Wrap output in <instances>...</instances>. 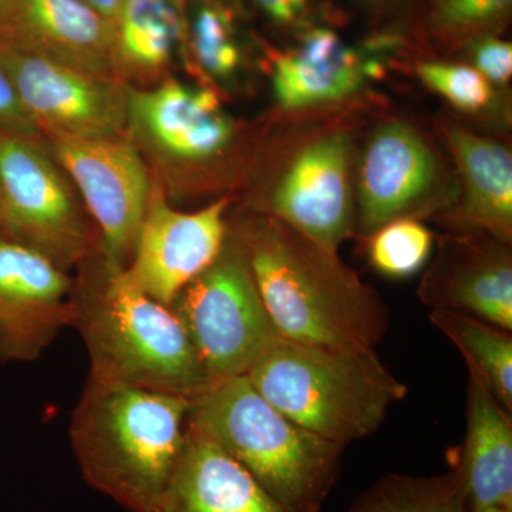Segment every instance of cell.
Returning <instances> with one entry per match:
<instances>
[{"mask_svg": "<svg viewBox=\"0 0 512 512\" xmlns=\"http://www.w3.org/2000/svg\"><path fill=\"white\" fill-rule=\"evenodd\" d=\"M0 63L42 136L111 138L128 128L127 86L32 52L0 35Z\"/></svg>", "mask_w": 512, "mask_h": 512, "instance_id": "9", "label": "cell"}, {"mask_svg": "<svg viewBox=\"0 0 512 512\" xmlns=\"http://www.w3.org/2000/svg\"><path fill=\"white\" fill-rule=\"evenodd\" d=\"M212 384L245 376L282 336L266 311L247 252L229 227L220 254L171 303Z\"/></svg>", "mask_w": 512, "mask_h": 512, "instance_id": "6", "label": "cell"}, {"mask_svg": "<svg viewBox=\"0 0 512 512\" xmlns=\"http://www.w3.org/2000/svg\"><path fill=\"white\" fill-rule=\"evenodd\" d=\"M349 512H470L458 470L441 476L390 474L377 481Z\"/></svg>", "mask_w": 512, "mask_h": 512, "instance_id": "23", "label": "cell"}, {"mask_svg": "<svg viewBox=\"0 0 512 512\" xmlns=\"http://www.w3.org/2000/svg\"><path fill=\"white\" fill-rule=\"evenodd\" d=\"M185 30L183 9L175 0H124L113 23L116 76H160L184 42Z\"/></svg>", "mask_w": 512, "mask_h": 512, "instance_id": "21", "label": "cell"}, {"mask_svg": "<svg viewBox=\"0 0 512 512\" xmlns=\"http://www.w3.org/2000/svg\"><path fill=\"white\" fill-rule=\"evenodd\" d=\"M440 180L436 153L416 128L400 121L377 127L357 168L356 231L369 237L430 200Z\"/></svg>", "mask_w": 512, "mask_h": 512, "instance_id": "14", "label": "cell"}, {"mask_svg": "<svg viewBox=\"0 0 512 512\" xmlns=\"http://www.w3.org/2000/svg\"><path fill=\"white\" fill-rule=\"evenodd\" d=\"M188 429L238 461L285 512H319L338 478L343 446L285 416L247 376L191 400Z\"/></svg>", "mask_w": 512, "mask_h": 512, "instance_id": "4", "label": "cell"}, {"mask_svg": "<svg viewBox=\"0 0 512 512\" xmlns=\"http://www.w3.org/2000/svg\"><path fill=\"white\" fill-rule=\"evenodd\" d=\"M195 63L211 79H232L242 67V49L231 12L218 0H201L185 30Z\"/></svg>", "mask_w": 512, "mask_h": 512, "instance_id": "24", "label": "cell"}, {"mask_svg": "<svg viewBox=\"0 0 512 512\" xmlns=\"http://www.w3.org/2000/svg\"><path fill=\"white\" fill-rule=\"evenodd\" d=\"M360 2L367 3V5H376V3H380L382 0H360Z\"/></svg>", "mask_w": 512, "mask_h": 512, "instance_id": "34", "label": "cell"}, {"mask_svg": "<svg viewBox=\"0 0 512 512\" xmlns=\"http://www.w3.org/2000/svg\"><path fill=\"white\" fill-rule=\"evenodd\" d=\"M76 318L69 272L0 238V363L35 362Z\"/></svg>", "mask_w": 512, "mask_h": 512, "instance_id": "12", "label": "cell"}, {"mask_svg": "<svg viewBox=\"0 0 512 512\" xmlns=\"http://www.w3.org/2000/svg\"><path fill=\"white\" fill-rule=\"evenodd\" d=\"M443 133L463 183V200L454 220L464 232H481L511 245L510 150L451 121L444 124Z\"/></svg>", "mask_w": 512, "mask_h": 512, "instance_id": "19", "label": "cell"}, {"mask_svg": "<svg viewBox=\"0 0 512 512\" xmlns=\"http://www.w3.org/2000/svg\"><path fill=\"white\" fill-rule=\"evenodd\" d=\"M379 67L366 62L335 30L315 28L275 57L272 84L279 106L309 109L348 99Z\"/></svg>", "mask_w": 512, "mask_h": 512, "instance_id": "18", "label": "cell"}, {"mask_svg": "<svg viewBox=\"0 0 512 512\" xmlns=\"http://www.w3.org/2000/svg\"><path fill=\"white\" fill-rule=\"evenodd\" d=\"M0 35L74 69L117 79L113 23L84 0H9Z\"/></svg>", "mask_w": 512, "mask_h": 512, "instance_id": "16", "label": "cell"}, {"mask_svg": "<svg viewBox=\"0 0 512 512\" xmlns=\"http://www.w3.org/2000/svg\"><path fill=\"white\" fill-rule=\"evenodd\" d=\"M0 238L39 252L66 272L92 255L86 208L43 138L0 130Z\"/></svg>", "mask_w": 512, "mask_h": 512, "instance_id": "7", "label": "cell"}, {"mask_svg": "<svg viewBox=\"0 0 512 512\" xmlns=\"http://www.w3.org/2000/svg\"><path fill=\"white\" fill-rule=\"evenodd\" d=\"M232 229L282 339L376 350L389 329V309L338 254L271 215H254Z\"/></svg>", "mask_w": 512, "mask_h": 512, "instance_id": "1", "label": "cell"}, {"mask_svg": "<svg viewBox=\"0 0 512 512\" xmlns=\"http://www.w3.org/2000/svg\"><path fill=\"white\" fill-rule=\"evenodd\" d=\"M74 286L76 318L89 352L90 377L194 400L212 386L175 313L107 264Z\"/></svg>", "mask_w": 512, "mask_h": 512, "instance_id": "3", "label": "cell"}, {"mask_svg": "<svg viewBox=\"0 0 512 512\" xmlns=\"http://www.w3.org/2000/svg\"><path fill=\"white\" fill-rule=\"evenodd\" d=\"M157 512H285L238 461L197 431L183 451Z\"/></svg>", "mask_w": 512, "mask_h": 512, "instance_id": "17", "label": "cell"}, {"mask_svg": "<svg viewBox=\"0 0 512 512\" xmlns=\"http://www.w3.org/2000/svg\"><path fill=\"white\" fill-rule=\"evenodd\" d=\"M264 214L338 254L340 245L356 232L349 134H326L296 151L269 194Z\"/></svg>", "mask_w": 512, "mask_h": 512, "instance_id": "10", "label": "cell"}, {"mask_svg": "<svg viewBox=\"0 0 512 512\" xmlns=\"http://www.w3.org/2000/svg\"><path fill=\"white\" fill-rule=\"evenodd\" d=\"M429 319L463 355L468 375L477 377L511 412V332L483 319L448 309H431Z\"/></svg>", "mask_w": 512, "mask_h": 512, "instance_id": "22", "label": "cell"}, {"mask_svg": "<svg viewBox=\"0 0 512 512\" xmlns=\"http://www.w3.org/2000/svg\"><path fill=\"white\" fill-rule=\"evenodd\" d=\"M256 8L279 25H292L305 15L311 0H252Z\"/></svg>", "mask_w": 512, "mask_h": 512, "instance_id": "30", "label": "cell"}, {"mask_svg": "<svg viewBox=\"0 0 512 512\" xmlns=\"http://www.w3.org/2000/svg\"><path fill=\"white\" fill-rule=\"evenodd\" d=\"M191 400L90 377L70 423L84 480L130 512H157L183 451Z\"/></svg>", "mask_w": 512, "mask_h": 512, "instance_id": "2", "label": "cell"}, {"mask_svg": "<svg viewBox=\"0 0 512 512\" xmlns=\"http://www.w3.org/2000/svg\"><path fill=\"white\" fill-rule=\"evenodd\" d=\"M470 512H512V511L505 510V508L488 507V508H480V510H471Z\"/></svg>", "mask_w": 512, "mask_h": 512, "instance_id": "32", "label": "cell"}, {"mask_svg": "<svg viewBox=\"0 0 512 512\" xmlns=\"http://www.w3.org/2000/svg\"><path fill=\"white\" fill-rule=\"evenodd\" d=\"M457 470L470 511H512L511 412L473 375H468L466 439Z\"/></svg>", "mask_w": 512, "mask_h": 512, "instance_id": "20", "label": "cell"}, {"mask_svg": "<svg viewBox=\"0 0 512 512\" xmlns=\"http://www.w3.org/2000/svg\"><path fill=\"white\" fill-rule=\"evenodd\" d=\"M468 55L477 72L491 84H505L512 76V46L494 35L481 36L467 43Z\"/></svg>", "mask_w": 512, "mask_h": 512, "instance_id": "28", "label": "cell"}, {"mask_svg": "<svg viewBox=\"0 0 512 512\" xmlns=\"http://www.w3.org/2000/svg\"><path fill=\"white\" fill-rule=\"evenodd\" d=\"M512 0H433L431 32L448 43H468L493 35L510 18Z\"/></svg>", "mask_w": 512, "mask_h": 512, "instance_id": "26", "label": "cell"}, {"mask_svg": "<svg viewBox=\"0 0 512 512\" xmlns=\"http://www.w3.org/2000/svg\"><path fill=\"white\" fill-rule=\"evenodd\" d=\"M228 205V198H221L201 210H175L154 188L133 255L124 268L131 284L170 308L224 247Z\"/></svg>", "mask_w": 512, "mask_h": 512, "instance_id": "11", "label": "cell"}, {"mask_svg": "<svg viewBox=\"0 0 512 512\" xmlns=\"http://www.w3.org/2000/svg\"><path fill=\"white\" fill-rule=\"evenodd\" d=\"M0 130L16 136L42 140L39 127L23 106L15 84L0 63Z\"/></svg>", "mask_w": 512, "mask_h": 512, "instance_id": "29", "label": "cell"}, {"mask_svg": "<svg viewBox=\"0 0 512 512\" xmlns=\"http://www.w3.org/2000/svg\"><path fill=\"white\" fill-rule=\"evenodd\" d=\"M128 130L175 165L202 167L234 146L237 124L211 89L165 80L153 89L127 86Z\"/></svg>", "mask_w": 512, "mask_h": 512, "instance_id": "13", "label": "cell"}, {"mask_svg": "<svg viewBox=\"0 0 512 512\" xmlns=\"http://www.w3.org/2000/svg\"><path fill=\"white\" fill-rule=\"evenodd\" d=\"M9 0H0V15L5 12V9L8 8Z\"/></svg>", "mask_w": 512, "mask_h": 512, "instance_id": "33", "label": "cell"}, {"mask_svg": "<svg viewBox=\"0 0 512 512\" xmlns=\"http://www.w3.org/2000/svg\"><path fill=\"white\" fill-rule=\"evenodd\" d=\"M43 140L96 222L104 261L126 268L154 190L140 150L124 136Z\"/></svg>", "mask_w": 512, "mask_h": 512, "instance_id": "8", "label": "cell"}, {"mask_svg": "<svg viewBox=\"0 0 512 512\" xmlns=\"http://www.w3.org/2000/svg\"><path fill=\"white\" fill-rule=\"evenodd\" d=\"M369 261L389 278H407L429 261L434 235L413 217L397 218L369 235Z\"/></svg>", "mask_w": 512, "mask_h": 512, "instance_id": "25", "label": "cell"}, {"mask_svg": "<svg viewBox=\"0 0 512 512\" xmlns=\"http://www.w3.org/2000/svg\"><path fill=\"white\" fill-rule=\"evenodd\" d=\"M417 293L430 309L466 313L511 332L510 245L481 232L444 237Z\"/></svg>", "mask_w": 512, "mask_h": 512, "instance_id": "15", "label": "cell"}, {"mask_svg": "<svg viewBox=\"0 0 512 512\" xmlns=\"http://www.w3.org/2000/svg\"><path fill=\"white\" fill-rule=\"evenodd\" d=\"M421 82L456 109L480 113L493 103V84L473 66L453 62H423L417 66Z\"/></svg>", "mask_w": 512, "mask_h": 512, "instance_id": "27", "label": "cell"}, {"mask_svg": "<svg viewBox=\"0 0 512 512\" xmlns=\"http://www.w3.org/2000/svg\"><path fill=\"white\" fill-rule=\"evenodd\" d=\"M285 416L346 447L372 436L409 387L376 350H339L282 340L247 375Z\"/></svg>", "mask_w": 512, "mask_h": 512, "instance_id": "5", "label": "cell"}, {"mask_svg": "<svg viewBox=\"0 0 512 512\" xmlns=\"http://www.w3.org/2000/svg\"><path fill=\"white\" fill-rule=\"evenodd\" d=\"M90 8L96 10L104 19L114 23L117 15H119L124 0H84Z\"/></svg>", "mask_w": 512, "mask_h": 512, "instance_id": "31", "label": "cell"}]
</instances>
